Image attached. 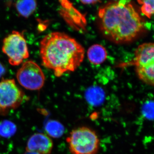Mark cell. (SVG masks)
I'll list each match as a JSON object with an SVG mask.
<instances>
[{
    "instance_id": "cell-13",
    "label": "cell",
    "mask_w": 154,
    "mask_h": 154,
    "mask_svg": "<svg viewBox=\"0 0 154 154\" xmlns=\"http://www.w3.org/2000/svg\"><path fill=\"white\" fill-rule=\"evenodd\" d=\"M17 130V126L12 122L5 120L0 122V136L2 137H11Z\"/></svg>"
},
{
    "instance_id": "cell-10",
    "label": "cell",
    "mask_w": 154,
    "mask_h": 154,
    "mask_svg": "<svg viewBox=\"0 0 154 154\" xmlns=\"http://www.w3.org/2000/svg\"><path fill=\"white\" fill-rule=\"evenodd\" d=\"M86 100L93 105H100L105 99V93L104 90L98 86L90 87L86 91Z\"/></svg>"
},
{
    "instance_id": "cell-8",
    "label": "cell",
    "mask_w": 154,
    "mask_h": 154,
    "mask_svg": "<svg viewBox=\"0 0 154 154\" xmlns=\"http://www.w3.org/2000/svg\"><path fill=\"white\" fill-rule=\"evenodd\" d=\"M53 145L52 140L48 135L38 133L32 135L28 139L26 151L38 154H51Z\"/></svg>"
},
{
    "instance_id": "cell-11",
    "label": "cell",
    "mask_w": 154,
    "mask_h": 154,
    "mask_svg": "<svg viewBox=\"0 0 154 154\" xmlns=\"http://www.w3.org/2000/svg\"><path fill=\"white\" fill-rule=\"evenodd\" d=\"M17 12L22 17L28 18L35 12L37 7L35 1H18L15 3Z\"/></svg>"
},
{
    "instance_id": "cell-1",
    "label": "cell",
    "mask_w": 154,
    "mask_h": 154,
    "mask_svg": "<svg viewBox=\"0 0 154 154\" xmlns=\"http://www.w3.org/2000/svg\"><path fill=\"white\" fill-rule=\"evenodd\" d=\"M98 18L102 34L116 44L133 41L144 28L142 19L130 1L108 3L99 9Z\"/></svg>"
},
{
    "instance_id": "cell-3",
    "label": "cell",
    "mask_w": 154,
    "mask_h": 154,
    "mask_svg": "<svg viewBox=\"0 0 154 154\" xmlns=\"http://www.w3.org/2000/svg\"><path fill=\"white\" fill-rule=\"evenodd\" d=\"M66 140L72 154H96L100 148L98 134L88 127H80L72 130Z\"/></svg>"
},
{
    "instance_id": "cell-15",
    "label": "cell",
    "mask_w": 154,
    "mask_h": 154,
    "mask_svg": "<svg viewBox=\"0 0 154 154\" xmlns=\"http://www.w3.org/2000/svg\"><path fill=\"white\" fill-rule=\"evenodd\" d=\"M143 113L146 117L154 118V103L149 102L144 105Z\"/></svg>"
},
{
    "instance_id": "cell-16",
    "label": "cell",
    "mask_w": 154,
    "mask_h": 154,
    "mask_svg": "<svg viewBox=\"0 0 154 154\" xmlns=\"http://www.w3.org/2000/svg\"><path fill=\"white\" fill-rule=\"evenodd\" d=\"M82 4L84 5H94V4H97V3L101 2V1H80Z\"/></svg>"
},
{
    "instance_id": "cell-7",
    "label": "cell",
    "mask_w": 154,
    "mask_h": 154,
    "mask_svg": "<svg viewBox=\"0 0 154 154\" xmlns=\"http://www.w3.org/2000/svg\"><path fill=\"white\" fill-rule=\"evenodd\" d=\"M18 82L23 88L30 91H38L44 85L45 76L40 66L32 60L22 65L17 74Z\"/></svg>"
},
{
    "instance_id": "cell-4",
    "label": "cell",
    "mask_w": 154,
    "mask_h": 154,
    "mask_svg": "<svg viewBox=\"0 0 154 154\" xmlns=\"http://www.w3.org/2000/svg\"><path fill=\"white\" fill-rule=\"evenodd\" d=\"M134 64L139 79L154 87V42L143 43L137 48Z\"/></svg>"
},
{
    "instance_id": "cell-2",
    "label": "cell",
    "mask_w": 154,
    "mask_h": 154,
    "mask_svg": "<svg viewBox=\"0 0 154 154\" xmlns=\"http://www.w3.org/2000/svg\"><path fill=\"white\" fill-rule=\"evenodd\" d=\"M40 53L43 65L60 77L80 66L85 58V50L75 38L62 32H54L41 40Z\"/></svg>"
},
{
    "instance_id": "cell-14",
    "label": "cell",
    "mask_w": 154,
    "mask_h": 154,
    "mask_svg": "<svg viewBox=\"0 0 154 154\" xmlns=\"http://www.w3.org/2000/svg\"><path fill=\"white\" fill-rule=\"evenodd\" d=\"M142 14L149 19L154 15V0L138 1Z\"/></svg>"
},
{
    "instance_id": "cell-6",
    "label": "cell",
    "mask_w": 154,
    "mask_h": 154,
    "mask_svg": "<svg viewBox=\"0 0 154 154\" xmlns=\"http://www.w3.org/2000/svg\"><path fill=\"white\" fill-rule=\"evenodd\" d=\"M2 51L8 57L9 63L16 66L29 57L26 39L23 33L13 31L3 41Z\"/></svg>"
},
{
    "instance_id": "cell-18",
    "label": "cell",
    "mask_w": 154,
    "mask_h": 154,
    "mask_svg": "<svg viewBox=\"0 0 154 154\" xmlns=\"http://www.w3.org/2000/svg\"><path fill=\"white\" fill-rule=\"evenodd\" d=\"M24 154H38L37 153L33 152H29L26 151Z\"/></svg>"
},
{
    "instance_id": "cell-12",
    "label": "cell",
    "mask_w": 154,
    "mask_h": 154,
    "mask_svg": "<svg viewBox=\"0 0 154 154\" xmlns=\"http://www.w3.org/2000/svg\"><path fill=\"white\" fill-rule=\"evenodd\" d=\"M48 136L59 138L63 135L65 128L63 125L56 120H51L48 122L45 127Z\"/></svg>"
},
{
    "instance_id": "cell-5",
    "label": "cell",
    "mask_w": 154,
    "mask_h": 154,
    "mask_svg": "<svg viewBox=\"0 0 154 154\" xmlns=\"http://www.w3.org/2000/svg\"><path fill=\"white\" fill-rule=\"evenodd\" d=\"M28 99L14 79L0 82V115H7L20 107Z\"/></svg>"
},
{
    "instance_id": "cell-9",
    "label": "cell",
    "mask_w": 154,
    "mask_h": 154,
    "mask_svg": "<svg viewBox=\"0 0 154 154\" xmlns=\"http://www.w3.org/2000/svg\"><path fill=\"white\" fill-rule=\"evenodd\" d=\"M88 60L94 65L103 63L107 57V51L104 46L100 44H94L89 48L87 52Z\"/></svg>"
},
{
    "instance_id": "cell-17",
    "label": "cell",
    "mask_w": 154,
    "mask_h": 154,
    "mask_svg": "<svg viewBox=\"0 0 154 154\" xmlns=\"http://www.w3.org/2000/svg\"><path fill=\"white\" fill-rule=\"evenodd\" d=\"M6 72V69L2 64L0 62V79L5 74Z\"/></svg>"
}]
</instances>
